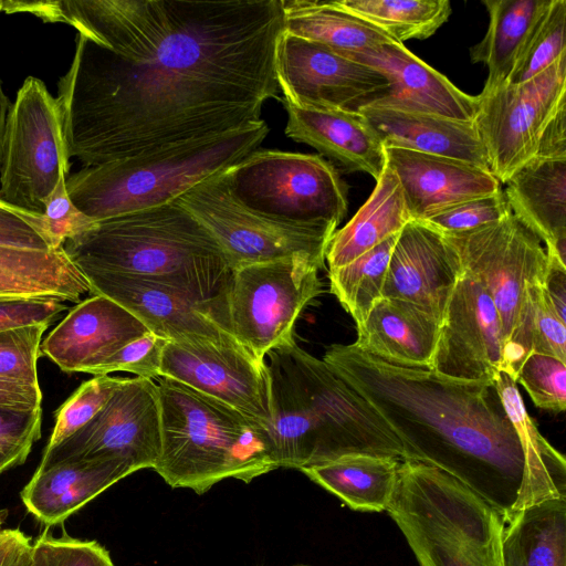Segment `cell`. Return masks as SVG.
I'll list each match as a JSON object with an SVG mask.
<instances>
[{"label":"cell","instance_id":"obj_1","mask_svg":"<svg viewBox=\"0 0 566 566\" xmlns=\"http://www.w3.org/2000/svg\"><path fill=\"white\" fill-rule=\"evenodd\" d=\"M63 22L75 51L59 81L69 158L84 167L259 122L279 97L281 0L4 1Z\"/></svg>","mask_w":566,"mask_h":566},{"label":"cell","instance_id":"obj_2","mask_svg":"<svg viewBox=\"0 0 566 566\" xmlns=\"http://www.w3.org/2000/svg\"><path fill=\"white\" fill-rule=\"evenodd\" d=\"M323 360L389 426L406 460L451 475L504 524L530 505L566 497L530 469L494 382L394 365L354 344L331 345Z\"/></svg>","mask_w":566,"mask_h":566},{"label":"cell","instance_id":"obj_3","mask_svg":"<svg viewBox=\"0 0 566 566\" xmlns=\"http://www.w3.org/2000/svg\"><path fill=\"white\" fill-rule=\"evenodd\" d=\"M266 356L273 407L269 432L277 468L301 470L350 454L406 460L381 417L295 338Z\"/></svg>","mask_w":566,"mask_h":566},{"label":"cell","instance_id":"obj_4","mask_svg":"<svg viewBox=\"0 0 566 566\" xmlns=\"http://www.w3.org/2000/svg\"><path fill=\"white\" fill-rule=\"evenodd\" d=\"M76 268L154 277L210 303L232 269L214 238L176 201L101 221L63 244Z\"/></svg>","mask_w":566,"mask_h":566},{"label":"cell","instance_id":"obj_5","mask_svg":"<svg viewBox=\"0 0 566 566\" xmlns=\"http://www.w3.org/2000/svg\"><path fill=\"white\" fill-rule=\"evenodd\" d=\"M160 454L154 467L172 489L201 495L224 479L245 483L279 469L269 429L175 379L157 382Z\"/></svg>","mask_w":566,"mask_h":566},{"label":"cell","instance_id":"obj_6","mask_svg":"<svg viewBox=\"0 0 566 566\" xmlns=\"http://www.w3.org/2000/svg\"><path fill=\"white\" fill-rule=\"evenodd\" d=\"M269 132L260 119L226 133L86 166L66 178V190L74 205L94 221L167 205L239 163Z\"/></svg>","mask_w":566,"mask_h":566},{"label":"cell","instance_id":"obj_7","mask_svg":"<svg viewBox=\"0 0 566 566\" xmlns=\"http://www.w3.org/2000/svg\"><path fill=\"white\" fill-rule=\"evenodd\" d=\"M386 512L419 566H502L501 516L434 467L402 460Z\"/></svg>","mask_w":566,"mask_h":566},{"label":"cell","instance_id":"obj_8","mask_svg":"<svg viewBox=\"0 0 566 566\" xmlns=\"http://www.w3.org/2000/svg\"><path fill=\"white\" fill-rule=\"evenodd\" d=\"M316 263L291 258L232 270L209 303L212 317L260 360L294 338L302 311L322 293Z\"/></svg>","mask_w":566,"mask_h":566},{"label":"cell","instance_id":"obj_9","mask_svg":"<svg viewBox=\"0 0 566 566\" xmlns=\"http://www.w3.org/2000/svg\"><path fill=\"white\" fill-rule=\"evenodd\" d=\"M224 172L240 203L275 220L338 227L348 209L346 184L321 155L255 149Z\"/></svg>","mask_w":566,"mask_h":566},{"label":"cell","instance_id":"obj_10","mask_svg":"<svg viewBox=\"0 0 566 566\" xmlns=\"http://www.w3.org/2000/svg\"><path fill=\"white\" fill-rule=\"evenodd\" d=\"M224 170L197 184L175 201L214 238L232 270L291 258L325 266L336 226L289 223L260 214L232 196Z\"/></svg>","mask_w":566,"mask_h":566},{"label":"cell","instance_id":"obj_11","mask_svg":"<svg viewBox=\"0 0 566 566\" xmlns=\"http://www.w3.org/2000/svg\"><path fill=\"white\" fill-rule=\"evenodd\" d=\"M70 171L56 97L38 77L28 76L11 104L0 159V200L33 213L60 178Z\"/></svg>","mask_w":566,"mask_h":566},{"label":"cell","instance_id":"obj_12","mask_svg":"<svg viewBox=\"0 0 566 566\" xmlns=\"http://www.w3.org/2000/svg\"><path fill=\"white\" fill-rule=\"evenodd\" d=\"M565 106L566 55L526 82L478 95L473 123L501 185L535 156L545 128Z\"/></svg>","mask_w":566,"mask_h":566},{"label":"cell","instance_id":"obj_13","mask_svg":"<svg viewBox=\"0 0 566 566\" xmlns=\"http://www.w3.org/2000/svg\"><path fill=\"white\" fill-rule=\"evenodd\" d=\"M442 235L455 251L463 274L490 295L505 345L516 325L525 285L544 284L548 256L542 241L512 212L497 222Z\"/></svg>","mask_w":566,"mask_h":566},{"label":"cell","instance_id":"obj_14","mask_svg":"<svg viewBox=\"0 0 566 566\" xmlns=\"http://www.w3.org/2000/svg\"><path fill=\"white\" fill-rule=\"evenodd\" d=\"M274 65L281 101L298 107L358 113L387 96L390 88L374 67L283 31Z\"/></svg>","mask_w":566,"mask_h":566},{"label":"cell","instance_id":"obj_15","mask_svg":"<svg viewBox=\"0 0 566 566\" xmlns=\"http://www.w3.org/2000/svg\"><path fill=\"white\" fill-rule=\"evenodd\" d=\"M160 454V410L153 379L124 378L97 415L72 437L43 452L39 469L64 461L120 458L135 471L154 469Z\"/></svg>","mask_w":566,"mask_h":566},{"label":"cell","instance_id":"obj_16","mask_svg":"<svg viewBox=\"0 0 566 566\" xmlns=\"http://www.w3.org/2000/svg\"><path fill=\"white\" fill-rule=\"evenodd\" d=\"M160 376L211 396L263 423L273 420L271 379L258 359L233 336L168 342Z\"/></svg>","mask_w":566,"mask_h":566},{"label":"cell","instance_id":"obj_17","mask_svg":"<svg viewBox=\"0 0 566 566\" xmlns=\"http://www.w3.org/2000/svg\"><path fill=\"white\" fill-rule=\"evenodd\" d=\"M504 338L488 292L463 274L440 324L431 369L454 380L493 382L503 371Z\"/></svg>","mask_w":566,"mask_h":566},{"label":"cell","instance_id":"obj_18","mask_svg":"<svg viewBox=\"0 0 566 566\" xmlns=\"http://www.w3.org/2000/svg\"><path fill=\"white\" fill-rule=\"evenodd\" d=\"M92 295L115 301L149 332L168 342L232 336L211 315L209 303L167 282L137 274L83 271Z\"/></svg>","mask_w":566,"mask_h":566},{"label":"cell","instance_id":"obj_19","mask_svg":"<svg viewBox=\"0 0 566 566\" xmlns=\"http://www.w3.org/2000/svg\"><path fill=\"white\" fill-rule=\"evenodd\" d=\"M462 275L459 258L444 237L411 220L397 237L381 297L413 303L441 323Z\"/></svg>","mask_w":566,"mask_h":566},{"label":"cell","instance_id":"obj_20","mask_svg":"<svg viewBox=\"0 0 566 566\" xmlns=\"http://www.w3.org/2000/svg\"><path fill=\"white\" fill-rule=\"evenodd\" d=\"M149 332L125 307L104 295L78 302L42 339L40 356L62 371L87 373Z\"/></svg>","mask_w":566,"mask_h":566},{"label":"cell","instance_id":"obj_21","mask_svg":"<svg viewBox=\"0 0 566 566\" xmlns=\"http://www.w3.org/2000/svg\"><path fill=\"white\" fill-rule=\"evenodd\" d=\"M337 52L374 67L390 82L388 95L370 105L465 122H473L475 117L478 96L462 92L402 43L392 41L364 51Z\"/></svg>","mask_w":566,"mask_h":566},{"label":"cell","instance_id":"obj_22","mask_svg":"<svg viewBox=\"0 0 566 566\" xmlns=\"http://www.w3.org/2000/svg\"><path fill=\"white\" fill-rule=\"evenodd\" d=\"M386 165L396 175L411 220L420 221L458 202L502 189L490 170L470 163L385 148Z\"/></svg>","mask_w":566,"mask_h":566},{"label":"cell","instance_id":"obj_23","mask_svg":"<svg viewBox=\"0 0 566 566\" xmlns=\"http://www.w3.org/2000/svg\"><path fill=\"white\" fill-rule=\"evenodd\" d=\"M134 472V467L120 458L59 462L38 468L22 489L21 500L40 523L54 526Z\"/></svg>","mask_w":566,"mask_h":566},{"label":"cell","instance_id":"obj_24","mask_svg":"<svg viewBox=\"0 0 566 566\" xmlns=\"http://www.w3.org/2000/svg\"><path fill=\"white\" fill-rule=\"evenodd\" d=\"M283 104L287 113V137L315 148L346 171H363L375 180L379 178L386 166L385 147L363 114Z\"/></svg>","mask_w":566,"mask_h":566},{"label":"cell","instance_id":"obj_25","mask_svg":"<svg viewBox=\"0 0 566 566\" xmlns=\"http://www.w3.org/2000/svg\"><path fill=\"white\" fill-rule=\"evenodd\" d=\"M359 113L378 133L385 148L459 159L490 170L473 122L378 105L363 107Z\"/></svg>","mask_w":566,"mask_h":566},{"label":"cell","instance_id":"obj_26","mask_svg":"<svg viewBox=\"0 0 566 566\" xmlns=\"http://www.w3.org/2000/svg\"><path fill=\"white\" fill-rule=\"evenodd\" d=\"M512 213L545 243L548 256L566 260V158L533 157L504 184Z\"/></svg>","mask_w":566,"mask_h":566},{"label":"cell","instance_id":"obj_27","mask_svg":"<svg viewBox=\"0 0 566 566\" xmlns=\"http://www.w3.org/2000/svg\"><path fill=\"white\" fill-rule=\"evenodd\" d=\"M440 322L413 303L380 297L353 343L360 350L394 365L431 369Z\"/></svg>","mask_w":566,"mask_h":566},{"label":"cell","instance_id":"obj_28","mask_svg":"<svg viewBox=\"0 0 566 566\" xmlns=\"http://www.w3.org/2000/svg\"><path fill=\"white\" fill-rule=\"evenodd\" d=\"M411 221L400 184L386 165L376 186L355 216L329 241L326 258L328 271L342 268Z\"/></svg>","mask_w":566,"mask_h":566},{"label":"cell","instance_id":"obj_29","mask_svg":"<svg viewBox=\"0 0 566 566\" xmlns=\"http://www.w3.org/2000/svg\"><path fill=\"white\" fill-rule=\"evenodd\" d=\"M401 461L350 454L300 471L352 510L386 512L396 490Z\"/></svg>","mask_w":566,"mask_h":566},{"label":"cell","instance_id":"obj_30","mask_svg":"<svg viewBox=\"0 0 566 566\" xmlns=\"http://www.w3.org/2000/svg\"><path fill=\"white\" fill-rule=\"evenodd\" d=\"M502 566H566V497L521 510L503 526Z\"/></svg>","mask_w":566,"mask_h":566},{"label":"cell","instance_id":"obj_31","mask_svg":"<svg viewBox=\"0 0 566 566\" xmlns=\"http://www.w3.org/2000/svg\"><path fill=\"white\" fill-rule=\"evenodd\" d=\"M281 6L283 32L335 51L358 52L395 41L334 0H281Z\"/></svg>","mask_w":566,"mask_h":566},{"label":"cell","instance_id":"obj_32","mask_svg":"<svg viewBox=\"0 0 566 566\" xmlns=\"http://www.w3.org/2000/svg\"><path fill=\"white\" fill-rule=\"evenodd\" d=\"M490 21L484 38L470 48L473 63L488 66L482 91L507 82L526 38L551 0H483Z\"/></svg>","mask_w":566,"mask_h":566},{"label":"cell","instance_id":"obj_33","mask_svg":"<svg viewBox=\"0 0 566 566\" xmlns=\"http://www.w3.org/2000/svg\"><path fill=\"white\" fill-rule=\"evenodd\" d=\"M543 287L527 283L516 325L503 348V371L515 381L525 358L533 353L566 363V327Z\"/></svg>","mask_w":566,"mask_h":566},{"label":"cell","instance_id":"obj_34","mask_svg":"<svg viewBox=\"0 0 566 566\" xmlns=\"http://www.w3.org/2000/svg\"><path fill=\"white\" fill-rule=\"evenodd\" d=\"M342 9L361 18L402 43L427 39L449 19L448 0H334Z\"/></svg>","mask_w":566,"mask_h":566},{"label":"cell","instance_id":"obj_35","mask_svg":"<svg viewBox=\"0 0 566 566\" xmlns=\"http://www.w3.org/2000/svg\"><path fill=\"white\" fill-rule=\"evenodd\" d=\"M398 234L391 235L348 264L328 271L331 292L352 315L356 327L366 321L374 304L381 297Z\"/></svg>","mask_w":566,"mask_h":566},{"label":"cell","instance_id":"obj_36","mask_svg":"<svg viewBox=\"0 0 566 566\" xmlns=\"http://www.w3.org/2000/svg\"><path fill=\"white\" fill-rule=\"evenodd\" d=\"M566 55V1L551 0L530 31L506 83L526 82Z\"/></svg>","mask_w":566,"mask_h":566},{"label":"cell","instance_id":"obj_37","mask_svg":"<svg viewBox=\"0 0 566 566\" xmlns=\"http://www.w3.org/2000/svg\"><path fill=\"white\" fill-rule=\"evenodd\" d=\"M124 377L98 375L82 382L55 411V424L43 452L72 437L104 407Z\"/></svg>","mask_w":566,"mask_h":566},{"label":"cell","instance_id":"obj_38","mask_svg":"<svg viewBox=\"0 0 566 566\" xmlns=\"http://www.w3.org/2000/svg\"><path fill=\"white\" fill-rule=\"evenodd\" d=\"M66 176H62L44 203L42 213L19 209L24 220L46 241L51 250L91 228L96 221L83 213L66 190Z\"/></svg>","mask_w":566,"mask_h":566},{"label":"cell","instance_id":"obj_39","mask_svg":"<svg viewBox=\"0 0 566 566\" xmlns=\"http://www.w3.org/2000/svg\"><path fill=\"white\" fill-rule=\"evenodd\" d=\"M50 324H32L0 332V378L39 385L38 359Z\"/></svg>","mask_w":566,"mask_h":566},{"label":"cell","instance_id":"obj_40","mask_svg":"<svg viewBox=\"0 0 566 566\" xmlns=\"http://www.w3.org/2000/svg\"><path fill=\"white\" fill-rule=\"evenodd\" d=\"M520 382L541 409L562 412L566 408V363L543 354H530L521 365Z\"/></svg>","mask_w":566,"mask_h":566},{"label":"cell","instance_id":"obj_41","mask_svg":"<svg viewBox=\"0 0 566 566\" xmlns=\"http://www.w3.org/2000/svg\"><path fill=\"white\" fill-rule=\"evenodd\" d=\"M511 212L504 191L501 189L491 195L471 198L447 207L420 222L442 234H452L497 222Z\"/></svg>","mask_w":566,"mask_h":566},{"label":"cell","instance_id":"obj_42","mask_svg":"<svg viewBox=\"0 0 566 566\" xmlns=\"http://www.w3.org/2000/svg\"><path fill=\"white\" fill-rule=\"evenodd\" d=\"M167 343L165 338L147 332L109 356L91 374L98 376L127 371L136 377L154 380L160 377L163 354Z\"/></svg>","mask_w":566,"mask_h":566},{"label":"cell","instance_id":"obj_43","mask_svg":"<svg viewBox=\"0 0 566 566\" xmlns=\"http://www.w3.org/2000/svg\"><path fill=\"white\" fill-rule=\"evenodd\" d=\"M33 547L44 566H115L109 552L96 541H84L64 533L53 536L43 532Z\"/></svg>","mask_w":566,"mask_h":566},{"label":"cell","instance_id":"obj_44","mask_svg":"<svg viewBox=\"0 0 566 566\" xmlns=\"http://www.w3.org/2000/svg\"><path fill=\"white\" fill-rule=\"evenodd\" d=\"M67 308L53 298L0 296V332L32 324H52Z\"/></svg>","mask_w":566,"mask_h":566},{"label":"cell","instance_id":"obj_45","mask_svg":"<svg viewBox=\"0 0 566 566\" xmlns=\"http://www.w3.org/2000/svg\"><path fill=\"white\" fill-rule=\"evenodd\" d=\"M42 408L19 411L0 408V443L32 448L41 438Z\"/></svg>","mask_w":566,"mask_h":566},{"label":"cell","instance_id":"obj_46","mask_svg":"<svg viewBox=\"0 0 566 566\" xmlns=\"http://www.w3.org/2000/svg\"><path fill=\"white\" fill-rule=\"evenodd\" d=\"M0 245L51 250L46 241L24 220L19 210L0 200Z\"/></svg>","mask_w":566,"mask_h":566},{"label":"cell","instance_id":"obj_47","mask_svg":"<svg viewBox=\"0 0 566 566\" xmlns=\"http://www.w3.org/2000/svg\"><path fill=\"white\" fill-rule=\"evenodd\" d=\"M42 400L40 386L0 378V408L34 411L42 408Z\"/></svg>","mask_w":566,"mask_h":566},{"label":"cell","instance_id":"obj_48","mask_svg":"<svg viewBox=\"0 0 566 566\" xmlns=\"http://www.w3.org/2000/svg\"><path fill=\"white\" fill-rule=\"evenodd\" d=\"M534 157L566 158V106L548 123Z\"/></svg>","mask_w":566,"mask_h":566},{"label":"cell","instance_id":"obj_49","mask_svg":"<svg viewBox=\"0 0 566 566\" xmlns=\"http://www.w3.org/2000/svg\"><path fill=\"white\" fill-rule=\"evenodd\" d=\"M543 287L558 317L566 323V263L548 256Z\"/></svg>","mask_w":566,"mask_h":566},{"label":"cell","instance_id":"obj_50","mask_svg":"<svg viewBox=\"0 0 566 566\" xmlns=\"http://www.w3.org/2000/svg\"><path fill=\"white\" fill-rule=\"evenodd\" d=\"M31 537L19 528L0 531V566H15L32 547Z\"/></svg>","mask_w":566,"mask_h":566},{"label":"cell","instance_id":"obj_51","mask_svg":"<svg viewBox=\"0 0 566 566\" xmlns=\"http://www.w3.org/2000/svg\"><path fill=\"white\" fill-rule=\"evenodd\" d=\"M31 449L0 443V475L14 467L23 464Z\"/></svg>","mask_w":566,"mask_h":566},{"label":"cell","instance_id":"obj_52","mask_svg":"<svg viewBox=\"0 0 566 566\" xmlns=\"http://www.w3.org/2000/svg\"><path fill=\"white\" fill-rule=\"evenodd\" d=\"M11 104L3 92L2 84L0 81V159H1V148H2V137L6 125L7 115L9 112Z\"/></svg>","mask_w":566,"mask_h":566},{"label":"cell","instance_id":"obj_53","mask_svg":"<svg viewBox=\"0 0 566 566\" xmlns=\"http://www.w3.org/2000/svg\"><path fill=\"white\" fill-rule=\"evenodd\" d=\"M15 566H44V563L40 553L32 545Z\"/></svg>","mask_w":566,"mask_h":566},{"label":"cell","instance_id":"obj_54","mask_svg":"<svg viewBox=\"0 0 566 566\" xmlns=\"http://www.w3.org/2000/svg\"><path fill=\"white\" fill-rule=\"evenodd\" d=\"M8 510L7 509H0V531L3 528V524L8 517Z\"/></svg>","mask_w":566,"mask_h":566},{"label":"cell","instance_id":"obj_55","mask_svg":"<svg viewBox=\"0 0 566 566\" xmlns=\"http://www.w3.org/2000/svg\"><path fill=\"white\" fill-rule=\"evenodd\" d=\"M292 566H300V565H292Z\"/></svg>","mask_w":566,"mask_h":566}]
</instances>
